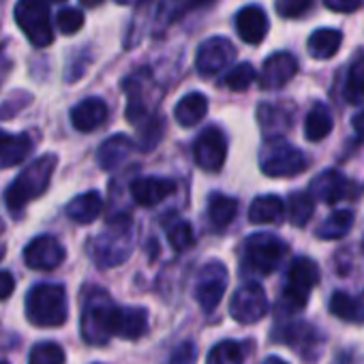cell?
<instances>
[{
    "mask_svg": "<svg viewBox=\"0 0 364 364\" xmlns=\"http://www.w3.org/2000/svg\"><path fill=\"white\" fill-rule=\"evenodd\" d=\"M56 165H58L56 154H43V156L35 159L22 173H18L16 180L5 191L7 208L11 213H20V210H24L26 204L41 198L50 187V180H52Z\"/></svg>",
    "mask_w": 364,
    "mask_h": 364,
    "instance_id": "1",
    "label": "cell"
},
{
    "mask_svg": "<svg viewBox=\"0 0 364 364\" xmlns=\"http://www.w3.org/2000/svg\"><path fill=\"white\" fill-rule=\"evenodd\" d=\"M26 317L39 328H58L69 317L67 291L63 285L41 283L26 296Z\"/></svg>",
    "mask_w": 364,
    "mask_h": 364,
    "instance_id": "2",
    "label": "cell"
},
{
    "mask_svg": "<svg viewBox=\"0 0 364 364\" xmlns=\"http://www.w3.org/2000/svg\"><path fill=\"white\" fill-rule=\"evenodd\" d=\"M131 249V219L116 217L109 221V228L92 240L90 255L101 268H112L122 264L129 257Z\"/></svg>",
    "mask_w": 364,
    "mask_h": 364,
    "instance_id": "3",
    "label": "cell"
},
{
    "mask_svg": "<svg viewBox=\"0 0 364 364\" xmlns=\"http://www.w3.org/2000/svg\"><path fill=\"white\" fill-rule=\"evenodd\" d=\"M114 302L103 289H88L82 306V336L90 345H105L112 338V313Z\"/></svg>",
    "mask_w": 364,
    "mask_h": 364,
    "instance_id": "4",
    "label": "cell"
},
{
    "mask_svg": "<svg viewBox=\"0 0 364 364\" xmlns=\"http://www.w3.org/2000/svg\"><path fill=\"white\" fill-rule=\"evenodd\" d=\"M16 22L35 48H48L54 41L50 9L43 0H18Z\"/></svg>",
    "mask_w": 364,
    "mask_h": 364,
    "instance_id": "5",
    "label": "cell"
},
{
    "mask_svg": "<svg viewBox=\"0 0 364 364\" xmlns=\"http://www.w3.org/2000/svg\"><path fill=\"white\" fill-rule=\"evenodd\" d=\"M285 253H287L285 242L281 238L272 236V234H266V232L251 234L245 240V249H242L247 268L257 272V274L274 272Z\"/></svg>",
    "mask_w": 364,
    "mask_h": 364,
    "instance_id": "6",
    "label": "cell"
},
{
    "mask_svg": "<svg viewBox=\"0 0 364 364\" xmlns=\"http://www.w3.org/2000/svg\"><path fill=\"white\" fill-rule=\"evenodd\" d=\"M309 167V161L302 150L289 146L283 139H272L262 152V171L270 178H289L298 176Z\"/></svg>",
    "mask_w": 364,
    "mask_h": 364,
    "instance_id": "7",
    "label": "cell"
},
{
    "mask_svg": "<svg viewBox=\"0 0 364 364\" xmlns=\"http://www.w3.org/2000/svg\"><path fill=\"white\" fill-rule=\"evenodd\" d=\"M268 313V298L262 285L249 283L240 287L230 300V315L238 323H257Z\"/></svg>",
    "mask_w": 364,
    "mask_h": 364,
    "instance_id": "8",
    "label": "cell"
},
{
    "mask_svg": "<svg viewBox=\"0 0 364 364\" xmlns=\"http://www.w3.org/2000/svg\"><path fill=\"white\" fill-rule=\"evenodd\" d=\"M228 287V268L221 262H210L206 264L200 274H198V283H196V300L198 304L210 313L219 306V302L223 300Z\"/></svg>",
    "mask_w": 364,
    "mask_h": 364,
    "instance_id": "9",
    "label": "cell"
},
{
    "mask_svg": "<svg viewBox=\"0 0 364 364\" xmlns=\"http://www.w3.org/2000/svg\"><path fill=\"white\" fill-rule=\"evenodd\" d=\"M236 58V48L225 37H210L204 41L196 54V67L200 75L210 77L221 73L225 67H230Z\"/></svg>",
    "mask_w": 364,
    "mask_h": 364,
    "instance_id": "10",
    "label": "cell"
},
{
    "mask_svg": "<svg viewBox=\"0 0 364 364\" xmlns=\"http://www.w3.org/2000/svg\"><path fill=\"white\" fill-rule=\"evenodd\" d=\"M193 156L202 169L219 171L228 156V141H225V135L221 133V129H217V127L204 129L193 144Z\"/></svg>",
    "mask_w": 364,
    "mask_h": 364,
    "instance_id": "11",
    "label": "cell"
},
{
    "mask_svg": "<svg viewBox=\"0 0 364 364\" xmlns=\"http://www.w3.org/2000/svg\"><path fill=\"white\" fill-rule=\"evenodd\" d=\"M65 247L54 236H37L24 249V262L33 270H54L65 262Z\"/></svg>",
    "mask_w": 364,
    "mask_h": 364,
    "instance_id": "12",
    "label": "cell"
},
{
    "mask_svg": "<svg viewBox=\"0 0 364 364\" xmlns=\"http://www.w3.org/2000/svg\"><path fill=\"white\" fill-rule=\"evenodd\" d=\"M112 336H120L127 341H137L148 332V313L139 306H114L112 323H109Z\"/></svg>",
    "mask_w": 364,
    "mask_h": 364,
    "instance_id": "13",
    "label": "cell"
},
{
    "mask_svg": "<svg viewBox=\"0 0 364 364\" xmlns=\"http://www.w3.org/2000/svg\"><path fill=\"white\" fill-rule=\"evenodd\" d=\"M296 73H298V60L289 52H277L264 63L259 84L266 90H277L283 88L289 80H294Z\"/></svg>",
    "mask_w": 364,
    "mask_h": 364,
    "instance_id": "14",
    "label": "cell"
},
{
    "mask_svg": "<svg viewBox=\"0 0 364 364\" xmlns=\"http://www.w3.org/2000/svg\"><path fill=\"white\" fill-rule=\"evenodd\" d=\"M176 185L169 178H156V176H146V178H137L131 182V198L135 200V204L139 206H156L163 200H167L173 193Z\"/></svg>",
    "mask_w": 364,
    "mask_h": 364,
    "instance_id": "15",
    "label": "cell"
},
{
    "mask_svg": "<svg viewBox=\"0 0 364 364\" xmlns=\"http://www.w3.org/2000/svg\"><path fill=\"white\" fill-rule=\"evenodd\" d=\"M349 191V180L336 171V169H326L321 171L317 178H313L309 193L313 196V200H319L323 204H336L341 202Z\"/></svg>",
    "mask_w": 364,
    "mask_h": 364,
    "instance_id": "16",
    "label": "cell"
},
{
    "mask_svg": "<svg viewBox=\"0 0 364 364\" xmlns=\"http://www.w3.org/2000/svg\"><path fill=\"white\" fill-rule=\"evenodd\" d=\"M268 28H270L268 16L257 5H249V7L240 9L236 16V31H238L240 39L249 46L262 43L268 35Z\"/></svg>",
    "mask_w": 364,
    "mask_h": 364,
    "instance_id": "17",
    "label": "cell"
},
{
    "mask_svg": "<svg viewBox=\"0 0 364 364\" xmlns=\"http://www.w3.org/2000/svg\"><path fill=\"white\" fill-rule=\"evenodd\" d=\"M257 120L262 127V133L268 141L281 139L291 129L294 112L289 105H277V103H262L257 109Z\"/></svg>",
    "mask_w": 364,
    "mask_h": 364,
    "instance_id": "18",
    "label": "cell"
},
{
    "mask_svg": "<svg viewBox=\"0 0 364 364\" xmlns=\"http://www.w3.org/2000/svg\"><path fill=\"white\" fill-rule=\"evenodd\" d=\"M107 120V103L99 97H88L71 109V122L77 131L90 133Z\"/></svg>",
    "mask_w": 364,
    "mask_h": 364,
    "instance_id": "19",
    "label": "cell"
},
{
    "mask_svg": "<svg viewBox=\"0 0 364 364\" xmlns=\"http://www.w3.org/2000/svg\"><path fill=\"white\" fill-rule=\"evenodd\" d=\"M33 146L35 141L28 133H18V135L3 133L0 135V169L14 167L26 161L28 154L33 152Z\"/></svg>",
    "mask_w": 364,
    "mask_h": 364,
    "instance_id": "20",
    "label": "cell"
},
{
    "mask_svg": "<svg viewBox=\"0 0 364 364\" xmlns=\"http://www.w3.org/2000/svg\"><path fill=\"white\" fill-rule=\"evenodd\" d=\"M133 150H135L133 139L127 137V135H122V133H118V135L107 137V139L99 146V150H97V161H99V165H101L103 169H116Z\"/></svg>",
    "mask_w": 364,
    "mask_h": 364,
    "instance_id": "21",
    "label": "cell"
},
{
    "mask_svg": "<svg viewBox=\"0 0 364 364\" xmlns=\"http://www.w3.org/2000/svg\"><path fill=\"white\" fill-rule=\"evenodd\" d=\"M208 112V99L202 92H189L176 103L173 118L180 127H196L198 122L204 120Z\"/></svg>",
    "mask_w": 364,
    "mask_h": 364,
    "instance_id": "22",
    "label": "cell"
},
{
    "mask_svg": "<svg viewBox=\"0 0 364 364\" xmlns=\"http://www.w3.org/2000/svg\"><path fill=\"white\" fill-rule=\"evenodd\" d=\"M103 210V200L97 191H86L67 204V217L80 225H88L99 219Z\"/></svg>",
    "mask_w": 364,
    "mask_h": 364,
    "instance_id": "23",
    "label": "cell"
},
{
    "mask_svg": "<svg viewBox=\"0 0 364 364\" xmlns=\"http://www.w3.org/2000/svg\"><path fill=\"white\" fill-rule=\"evenodd\" d=\"M285 202L277 196H259L251 202L249 208V221L255 225H266V223H281L285 219Z\"/></svg>",
    "mask_w": 364,
    "mask_h": 364,
    "instance_id": "24",
    "label": "cell"
},
{
    "mask_svg": "<svg viewBox=\"0 0 364 364\" xmlns=\"http://www.w3.org/2000/svg\"><path fill=\"white\" fill-rule=\"evenodd\" d=\"M343 43V33L336 28H317L309 37V54L317 60L332 58Z\"/></svg>",
    "mask_w": 364,
    "mask_h": 364,
    "instance_id": "25",
    "label": "cell"
},
{
    "mask_svg": "<svg viewBox=\"0 0 364 364\" xmlns=\"http://www.w3.org/2000/svg\"><path fill=\"white\" fill-rule=\"evenodd\" d=\"M334 127V120H332V112L328 109V105H323L321 101H317L311 112L306 114V120H304V137L309 141H321L326 135H330Z\"/></svg>",
    "mask_w": 364,
    "mask_h": 364,
    "instance_id": "26",
    "label": "cell"
},
{
    "mask_svg": "<svg viewBox=\"0 0 364 364\" xmlns=\"http://www.w3.org/2000/svg\"><path fill=\"white\" fill-rule=\"evenodd\" d=\"M287 285L300 291H309L319 283V266L309 257H296L287 270Z\"/></svg>",
    "mask_w": 364,
    "mask_h": 364,
    "instance_id": "27",
    "label": "cell"
},
{
    "mask_svg": "<svg viewBox=\"0 0 364 364\" xmlns=\"http://www.w3.org/2000/svg\"><path fill=\"white\" fill-rule=\"evenodd\" d=\"M330 311L334 317L347 323H364V304L347 291H334L330 298Z\"/></svg>",
    "mask_w": 364,
    "mask_h": 364,
    "instance_id": "28",
    "label": "cell"
},
{
    "mask_svg": "<svg viewBox=\"0 0 364 364\" xmlns=\"http://www.w3.org/2000/svg\"><path fill=\"white\" fill-rule=\"evenodd\" d=\"M236 213H238V202L234 198L215 193L208 202V219H210L213 228L219 232L225 230L234 221Z\"/></svg>",
    "mask_w": 364,
    "mask_h": 364,
    "instance_id": "29",
    "label": "cell"
},
{
    "mask_svg": "<svg viewBox=\"0 0 364 364\" xmlns=\"http://www.w3.org/2000/svg\"><path fill=\"white\" fill-rule=\"evenodd\" d=\"M353 225V213L351 210H334L319 228H317V238L321 240H338L349 234Z\"/></svg>",
    "mask_w": 364,
    "mask_h": 364,
    "instance_id": "30",
    "label": "cell"
},
{
    "mask_svg": "<svg viewBox=\"0 0 364 364\" xmlns=\"http://www.w3.org/2000/svg\"><path fill=\"white\" fill-rule=\"evenodd\" d=\"M285 208H287L289 221L296 228H304L311 221L313 213H315V200H313L311 193H304V191L291 193L289 200H287V204H285Z\"/></svg>",
    "mask_w": 364,
    "mask_h": 364,
    "instance_id": "31",
    "label": "cell"
},
{
    "mask_svg": "<svg viewBox=\"0 0 364 364\" xmlns=\"http://www.w3.org/2000/svg\"><path fill=\"white\" fill-rule=\"evenodd\" d=\"M343 97L349 105H360L364 103V56L358 58L347 73L345 80V88H343Z\"/></svg>",
    "mask_w": 364,
    "mask_h": 364,
    "instance_id": "32",
    "label": "cell"
},
{
    "mask_svg": "<svg viewBox=\"0 0 364 364\" xmlns=\"http://www.w3.org/2000/svg\"><path fill=\"white\" fill-rule=\"evenodd\" d=\"M257 80V71L251 63H240L236 65L232 71H228V75L223 77V86L234 90V92H242L247 90L253 82Z\"/></svg>",
    "mask_w": 364,
    "mask_h": 364,
    "instance_id": "33",
    "label": "cell"
},
{
    "mask_svg": "<svg viewBox=\"0 0 364 364\" xmlns=\"http://www.w3.org/2000/svg\"><path fill=\"white\" fill-rule=\"evenodd\" d=\"M165 234L173 251H187L193 247V240H196L193 228L187 221H173L171 225H167Z\"/></svg>",
    "mask_w": 364,
    "mask_h": 364,
    "instance_id": "34",
    "label": "cell"
},
{
    "mask_svg": "<svg viewBox=\"0 0 364 364\" xmlns=\"http://www.w3.org/2000/svg\"><path fill=\"white\" fill-rule=\"evenodd\" d=\"M28 364H65V349L58 343H37L31 351Z\"/></svg>",
    "mask_w": 364,
    "mask_h": 364,
    "instance_id": "35",
    "label": "cell"
},
{
    "mask_svg": "<svg viewBox=\"0 0 364 364\" xmlns=\"http://www.w3.org/2000/svg\"><path fill=\"white\" fill-rule=\"evenodd\" d=\"M206 364H242V349L236 341H221L210 349Z\"/></svg>",
    "mask_w": 364,
    "mask_h": 364,
    "instance_id": "36",
    "label": "cell"
},
{
    "mask_svg": "<svg viewBox=\"0 0 364 364\" xmlns=\"http://www.w3.org/2000/svg\"><path fill=\"white\" fill-rule=\"evenodd\" d=\"M163 129H165L163 118H156V116L148 118L146 122L139 124V141H137V146H139L141 150H152V148L161 141Z\"/></svg>",
    "mask_w": 364,
    "mask_h": 364,
    "instance_id": "37",
    "label": "cell"
},
{
    "mask_svg": "<svg viewBox=\"0 0 364 364\" xmlns=\"http://www.w3.org/2000/svg\"><path fill=\"white\" fill-rule=\"evenodd\" d=\"M56 24L63 35H75L84 26V11H80L75 7H65L63 11H58Z\"/></svg>",
    "mask_w": 364,
    "mask_h": 364,
    "instance_id": "38",
    "label": "cell"
},
{
    "mask_svg": "<svg viewBox=\"0 0 364 364\" xmlns=\"http://www.w3.org/2000/svg\"><path fill=\"white\" fill-rule=\"evenodd\" d=\"M313 7V0H274V9L281 18H300Z\"/></svg>",
    "mask_w": 364,
    "mask_h": 364,
    "instance_id": "39",
    "label": "cell"
},
{
    "mask_svg": "<svg viewBox=\"0 0 364 364\" xmlns=\"http://www.w3.org/2000/svg\"><path fill=\"white\" fill-rule=\"evenodd\" d=\"M306 291H300L291 285H287L281 294V311L283 313H296L306 306Z\"/></svg>",
    "mask_w": 364,
    "mask_h": 364,
    "instance_id": "40",
    "label": "cell"
},
{
    "mask_svg": "<svg viewBox=\"0 0 364 364\" xmlns=\"http://www.w3.org/2000/svg\"><path fill=\"white\" fill-rule=\"evenodd\" d=\"M196 360H198V345L193 341H182L169 353L167 364H196Z\"/></svg>",
    "mask_w": 364,
    "mask_h": 364,
    "instance_id": "41",
    "label": "cell"
},
{
    "mask_svg": "<svg viewBox=\"0 0 364 364\" xmlns=\"http://www.w3.org/2000/svg\"><path fill=\"white\" fill-rule=\"evenodd\" d=\"M323 5L336 14H351L364 5V0H323Z\"/></svg>",
    "mask_w": 364,
    "mask_h": 364,
    "instance_id": "42",
    "label": "cell"
},
{
    "mask_svg": "<svg viewBox=\"0 0 364 364\" xmlns=\"http://www.w3.org/2000/svg\"><path fill=\"white\" fill-rule=\"evenodd\" d=\"M16 289V279L11 272L0 270V300H7Z\"/></svg>",
    "mask_w": 364,
    "mask_h": 364,
    "instance_id": "43",
    "label": "cell"
},
{
    "mask_svg": "<svg viewBox=\"0 0 364 364\" xmlns=\"http://www.w3.org/2000/svg\"><path fill=\"white\" fill-rule=\"evenodd\" d=\"M215 0H182V11H189V9H200V7H206V5H213Z\"/></svg>",
    "mask_w": 364,
    "mask_h": 364,
    "instance_id": "44",
    "label": "cell"
},
{
    "mask_svg": "<svg viewBox=\"0 0 364 364\" xmlns=\"http://www.w3.org/2000/svg\"><path fill=\"white\" fill-rule=\"evenodd\" d=\"M351 127H353L355 135H358L360 139H364V112H360V114H355V116L351 118Z\"/></svg>",
    "mask_w": 364,
    "mask_h": 364,
    "instance_id": "45",
    "label": "cell"
},
{
    "mask_svg": "<svg viewBox=\"0 0 364 364\" xmlns=\"http://www.w3.org/2000/svg\"><path fill=\"white\" fill-rule=\"evenodd\" d=\"M80 3H82L84 7H97V5L103 3V0H80Z\"/></svg>",
    "mask_w": 364,
    "mask_h": 364,
    "instance_id": "46",
    "label": "cell"
},
{
    "mask_svg": "<svg viewBox=\"0 0 364 364\" xmlns=\"http://www.w3.org/2000/svg\"><path fill=\"white\" fill-rule=\"evenodd\" d=\"M3 232H5V225H3V221H0V236H3ZM3 255H5V245L0 242V259H3Z\"/></svg>",
    "mask_w": 364,
    "mask_h": 364,
    "instance_id": "47",
    "label": "cell"
},
{
    "mask_svg": "<svg viewBox=\"0 0 364 364\" xmlns=\"http://www.w3.org/2000/svg\"><path fill=\"white\" fill-rule=\"evenodd\" d=\"M118 5H139L141 0H116Z\"/></svg>",
    "mask_w": 364,
    "mask_h": 364,
    "instance_id": "48",
    "label": "cell"
},
{
    "mask_svg": "<svg viewBox=\"0 0 364 364\" xmlns=\"http://www.w3.org/2000/svg\"><path fill=\"white\" fill-rule=\"evenodd\" d=\"M264 364H287V362H283V360H279V358H268Z\"/></svg>",
    "mask_w": 364,
    "mask_h": 364,
    "instance_id": "49",
    "label": "cell"
},
{
    "mask_svg": "<svg viewBox=\"0 0 364 364\" xmlns=\"http://www.w3.org/2000/svg\"><path fill=\"white\" fill-rule=\"evenodd\" d=\"M0 364H9V362H5V360H0Z\"/></svg>",
    "mask_w": 364,
    "mask_h": 364,
    "instance_id": "50",
    "label": "cell"
},
{
    "mask_svg": "<svg viewBox=\"0 0 364 364\" xmlns=\"http://www.w3.org/2000/svg\"><path fill=\"white\" fill-rule=\"evenodd\" d=\"M52 3H63V0H52Z\"/></svg>",
    "mask_w": 364,
    "mask_h": 364,
    "instance_id": "51",
    "label": "cell"
},
{
    "mask_svg": "<svg viewBox=\"0 0 364 364\" xmlns=\"http://www.w3.org/2000/svg\"><path fill=\"white\" fill-rule=\"evenodd\" d=\"M3 133H5V131H3V129H0V135H3Z\"/></svg>",
    "mask_w": 364,
    "mask_h": 364,
    "instance_id": "52",
    "label": "cell"
}]
</instances>
